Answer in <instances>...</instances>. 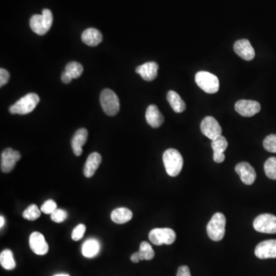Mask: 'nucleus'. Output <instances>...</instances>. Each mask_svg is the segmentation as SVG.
I'll list each match as a JSON object with an SVG mask.
<instances>
[{
	"instance_id": "nucleus-29",
	"label": "nucleus",
	"mask_w": 276,
	"mask_h": 276,
	"mask_svg": "<svg viewBox=\"0 0 276 276\" xmlns=\"http://www.w3.org/2000/svg\"><path fill=\"white\" fill-rule=\"evenodd\" d=\"M22 216H23L24 219H28V220H36L37 219L40 217L41 211L36 205H30L24 211Z\"/></svg>"
},
{
	"instance_id": "nucleus-33",
	"label": "nucleus",
	"mask_w": 276,
	"mask_h": 276,
	"mask_svg": "<svg viewBox=\"0 0 276 276\" xmlns=\"http://www.w3.org/2000/svg\"><path fill=\"white\" fill-rule=\"evenodd\" d=\"M56 209H57V204L52 199L45 201L43 205L41 206V211L45 214H52Z\"/></svg>"
},
{
	"instance_id": "nucleus-30",
	"label": "nucleus",
	"mask_w": 276,
	"mask_h": 276,
	"mask_svg": "<svg viewBox=\"0 0 276 276\" xmlns=\"http://www.w3.org/2000/svg\"><path fill=\"white\" fill-rule=\"evenodd\" d=\"M263 147L266 151L276 153V134H270L265 138Z\"/></svg>"
},
{
	"instance_id": "nucleus-38",
	"label": "nucleus",
	"mask_w": 276,
	"mask_h": 276,
	"mask_svg": "<svg viewBox=\"0 0 276 276\" xmlns=\"http://www.w3.org/2000/svg\"><path fill=\"white\" fill-rule=\"evenodd\" d=\"M4 224H5V218L3 216H0V227L2 229L3 227Z\"/></svg>"
},
{
	"instance_id": "nucleus-39",
	"label": "nucleus",
	"mask_w": 276,
	"mask_h": 276,
	"mask_svg": "<svg viewBox=\"0 0 276 276\" xmlns=\"http://www.w3.org/2000/svg\"><path fill=\"white\" fill-rule=\"evenodd\" d=\"M70 276L67 274H59V275H55V276Z\"/></svg>"
},
{
	"instance_id": "nucleus-25",
	"label": "nucleus",
	"mask_w": 276,
	"mask_h": 276,
	"mask_svg": "<svg viewBox=\"0 0 276 276\" xmlns=\"http://www.w3.org/2000/svg\"><path fill=\"white\" fill-rule=\"evenodd\" d=\"M0 263L2 268L6 270H12L15 268V262L13 253L11 250H5L0 254Z\"/></svg>"
},
{
	"instance_id": "nucleus-5",
	"label": "nucleus",
	"mask_w": 276,
	"mask_h": 276,
	"mask_svg": "<svg viewBox=\"0 0 276 276\" xmlns=\"http://www.w3.org/2000/svg\"><path fill=\"white\" fill-rule=\"evenodd\" d=\"M197 86L208 94H215L219 89V81L217 76L208 72H199L195 76Z\"/></svg>"
},
{
	"instance_id": "nucleus-23",
	"label": "nucleus",
	"mask_w": 276,
	"mask_h": 276,
	"mask_svg": "<svg viewBox=\"0 0 276 276\" xmlns=\"http://www.w3.org/2000/svg\"><path fill=\"white\" fill-rule=\"evenodd\" d=\"M100 250V243L97 239H89L86 240L82 246V253L85 257L90 259L97 256Z\"/></svg>"
},
{
	"instance_id": "nucleus-20",
	"label": "nucleus",
	"mask_w": 276,
	"mask_h": 276,
	"mask_svg": "<svg viewBox=\"0 0 276 276\" xmlns=\"http://www.w3.org/2000/svg\"><path fill=\"white\" fill-rule=\"evenodd\" d=\"M101 161H102V158L98 153L94 152L91 154L89 156L87 161H86V165H85V176L87 178H90L94 176V174H95L96 171L99 168Z\"/></svg>"
},
{
	"instance_id": "nucleus-11",
	"label": "nucleus",
	"mask_w": 276,
	"mask_h": 276,
	"mask_svg": "<svg viewBox=\"0 0 276 276\" xmlns=\"http://www.w3.org/2000/svg\"><path fill=\"white\" fill-rule=\"evenodd\" d=\"M236 112L243 117H253L261 110L260 103L256 100H240L235 104Z\"/></svg>"
},
{
	"instance_id": "nucleus-37",
	"label": "nucleus",
	"mask_w": 276,
	"mask_h": 276,
	"mask_svg": "<svg viewBox=\"0 0 276 276\" xmlns=\"http://www.w3.org/2000/svg\"><path fill=\"white\" fill-rule=\"evenodd\" d=\"M131 262L134 263H139L141 261V258H140L139 253H134L132 256H131Z\"/></svg>"
},
{
	"instance_id": "nucleus-12",
	"label": "nucleus",
	"mask_w": 276,
	"mask_h": 276,
	"mask_svg": "<svg viewBox=\"0 0 276 276\" xmlns=\"http://www.w3.org/2000/svg\"><path fill=\"white\" fill-rule=\"evenodd\" d=\"M255 255L260 260L276 258V239H270L258 244Z\"/></svg>"
},
{
	"instance_id": "nucleus-15",
	"label": "nucleus",
	"mask_w": 276,
	"mask_h": 276,
	"mask_svg": "<svg viewBox=\"0 0 276 276\" xmlns=\"http://www.w3.org/2000/svg\"><path fill=\"white\" fill-rule=\"evenodd\" d=\"M235 52L239 57L246 61L253 60L255 58V50L252 46L250 41L247 39H241L235 42L233 46Z\"/></svg>"
},
{
	"instance_id": "nucleus-26",
	"label": "nucleus",
	"mask_w": 276,
	"mask_h": 276,
	"mask_svg": "<svg viewBox=\"0 0 276 276\" xmlns=\"http://www.w3.org/2000/svg\"><path fill=\"white\" fill-rule=\"evenodd\" d=\"M83 66L77 62H71L66 66V71L72 79H79L83 73Z\"/></svg>"
},
{
	"instance_id": "nucleus-18",
	"label": "nucleus",
	"mask_w": 276,
	"mask_h": 276,
	"mask_svg": "<svg viewBox=\"0 0 276 276\" xmlns=\"http://www.w3.org/2000/svg\"><path fill=\"white\" fill-rule=\"evenodd\" d=\"M146 120L147 124L154 128L161 127L164 123V118L159 109L154 104H151L147 107L146 111Z\"/></svg>"
},
{
	"instance_id": "nucleus-24",
	"label": "nucleus",
	"mask_w": 276,
	"mask_h": 276,
	"mask_svg": "<svg viewBox=\"0 0 276 276\" xmlns=\"http://www.w3.org/2000/svg\"><path fill=\"white\" fill-rule=\"evenodd\" d=\"M167 98H168L170 105L175 112L182 113L186 109V104L176 92L169 91L168 95H167Z\"/></svg>"
},
{
	"instance_id": "nucleus-27",
	"label": "nucleus",
	"mask_w": 276,
	"mask_h": 276,
	"mask_svg": "<svg viewBox=\"0 0 276 276\" xmlns=\"http://www.w3.org/2000/svg\"><path fill=\"white\" fill-rule=\"evenodd\" d=\"M141 260H151L154 257V251L152 246L147 242H142L140 245L139 252Z\"/></svg>"
},
{
	"instance_id": "nucleus-4",
	"label": "nucleus",
	"mask_w": 276,
	"mask_h": 276,
	"mask_svg": "<svg viewBox=\"0 0 276 276\" xmlns=\"http://www.w3.org/2000/svg\"><path fill=\"white\" fill-rule=\"evenodd\" d=\"M226 217L223 213H216L213 215L206 227L210 239L218 242L223 239L226 233Z\"/></svg>"
},
{
	"instance_id": "nucleus-19",
	"label": "nucleus",
	"mask_w": 276,
	"mask_h": 276,
	"mask_svg": "<svg viewBox=\"0 0 276 276\" xmlns=\"http://www.w3.org/2000/svg\"><path fill=\"white\" fill-rule=\"evenodd\" d=\"M87 130L86 128H80L74 134L72 140V147L75 155L81 156L82 154V147L85 145L88 138Z\"/></svg>"
},
{
	"instance_id": "nucleus-9",
	"label": "nucleus",
	"mask_w": 276,
	"mask_h": 276,
	"mask_svg": "<svg viewBox=\"0 0 276 276\" xmlns=\"http://www.w3.org/2000/svg\"><path fill=\"white\" fill-rule=\"evenodd\" d=\"M200 129L202 134L212 141L222 135L221 126L216 119L211 116H207L202 120Z\"/></svg>"
},
{
	"instance_id": "nucleus-6",
	"label": "nucleus",
	"mask_w": 276,
	"mask_h": 276,
	"mask_svg": "<svg viewBox=\"0 0 276 276\" xmlns=\"http://www.w3.org/2000/svg\"><path fill=\"white\" fill-rule=\"evenodd\" d=\"M100 105L106 114L114 116L120 110V100L117 94L110 89H104L100 93Z\"/></svg>"
},
{
	"instance_id": "nucleus-16",
	"label": "nucleus",
	"mask_w": 276,
	"mask_h": 276,
	"mask_svg": "<svg viewBox=\"0 0 276 276\" xmlns=\"http://www.w3.org/2000/svg\"><path fill=\"white\" fill-rule=\"evenodd\" d=\"M158 69L159 66L157 62H149L137 67L136 72L139 74L144 80L151 82L158 77Z\"/></svg>"
},
{
	"instance_id": "nucleus-14",
	"label": "nucleus",
	"mask_w": 276,
	"mask_h": 276,
	"mask_svg": "<svg viewBox=\"0 0 276 276\" xmlns=\"http://www.w3.org/2000/svg\"><path fill=\"white\" fill-rule=\"evenodd\" d=\"M235 171L239 174L242 182L246 185H252L256 179V173L254 168L246 162H242L236 166Z\"/></svg>"
},
{
	"instance_id": "nucleus-13",
	"label": "nucleus",
	"mask_w": 276,
	"mask_h": 276,
	"mask_svg": "<svg viewBox=\"0 0 276 276\" xmlns=\"http://www.w3.org/2000/svg\"><path fill=\"white\" fill-rule=\"evenodd\" d=\"M29 246L31 250L36 255L43 256L49 252V245L45 241V237L39 232H34L29 237Z\"/></svg>"
},
{
	"instance_id": "nucleus-17",
	"label": "nucleus",
	"mask_w": 276,
	"mask_h": 276,
	"mask_svg": "<svg viewBox=\"0 0 276 276\" xmlns=\"http://www.w3.org/2000/svg\"><path fill=\"white\" fill-rule=\"evenodd\" d=\"M212 148L213 151V160L215 162L220 164L225 161L226 156L223 154L224 151L227 149L228 142L226 141V137L223 136H219L216 139L212 141Z\"/></svg>"
},
{
	"instance_id": "nucleus-34",
	"label": "nucleus",
	"mask_w": 276,
	"mask_h": 276,
	"mask_svg": "<svg viewBox=\"0 0 276 276\" xmlns=\"http://www.w3.org/2000/svg\"><path fill=\"white\" fill-rule=\"evenodd\" d=\"M10 75L8 71L4 69H0V87L5 86L8 83Z\"/></svg>"
},
{
	"instance_id": "nucleus-21",
	"label": "nucleus",
	"mask_w": 276,
	"mask_h": 276,
	"mask_svg": "<svg viewBox=\"0 0 276 276\" xmlns=\"http://www.w3.org/2000/svg\"><path fill=\"white\" fill-rule=\"evenodd\" d=\"M102 34L100 31L94 28L86 29L82 34V40L89 46L94 47L102 42Z\"/></svg>"
},
{
	"instance_id": "nucleus-36",
	"label": "nucleus",
	"mask_w": 276,
	"mask_h": 276,
	"mask_svg": "<svg viewBox=\"0 0 276 276\" xmlns=\"http://www.w3.org/2000/svg\"><path fill=\"white\" fill-rule=\"evenodd\" d=\"M72 79H73L69 76L67 72H64L63 73H62V81L65 84H69V83L72 82Z\"/></svg>"
},
{
	"instance_id": "nucleus-10",
	"label": "nucleus",
	"mask_w": 276,
	"mask_h": 276,
	"mask_svg": "<svg viewBox=\"0 0 276 276\" xmlns=\"http://www.w3.org/2000/svg\"><path fill=\"white\" fill-rule=\"evenodd\" d=\"M20 159V153L12 148H6L1 154V171L3 173L11 172Z\"/></svg>"
},
{
	"instance_id": "nucleus-1",
	"label": "nucleus",
	"mask_w": 276,
	"mask_h": 276,
	"mask_svg": "<svg viewBox=\"0 0 276 276\" xmlns=\"http://www.w3.org/2000/svg\"><path fill=\"white\" fill-rule=\"evenodd\" d=\"M163 161L166 171L169 176L173 178L178 176L182 171L184 159L178 150L173 148L167 150L163 155Z\"/></svg>"
},
{
	"instance_id": "nucleus-8",
	"label": "nucleus",
	"mask_w": 276,
	"mask_h": 276,
	"mask_svg": "<svg viewBox=\"0 0 276 276\" xmlns=\"http://www.w3.org/2000/svg\"><path fill=\"white\" fill-rule=\"evenodd\" d=\"M253 227L262 233H276V216L270 213L261 214L255 219Z\"/></svg>"
},
{
	"instance_id": "nucleus-28",
	"label": "nucleus",
	"mask_w": 276,
	"mask_h": 276,
	"mask_svg": "<svg viewBox=\"0 0 276 276\" xmlns=\"http://www.w3.org/2000/svg\"><path fill=\"white\" fill-rule=\"evenodd\" d=\"M265 173L270 179L276 180V158H269L264 164Z\"/></svg>"
},
{
	"instance_id": "nucleus-35",
	"label": "nucleus",
	"mask_w": 276,
	"mask_h": 276,
	"mask_svg": "<svg viewBox=\"0 0 276 276\" xmlns=\"http://www.w3.org/2000/svg\"><path fill=\"white\" fill-rule=\"evenodd\" d=\"M177 276H191L189 267L186 266H181V267L178 269V275H177Z\"/></svg>"
},
{
	"instance_id": "nucleus-7",
	"label": "nucleus",
	"mask_w": 276,
	"mask_h": 276,
	"mask_svg": "<svg viewBox=\"0 0 276 276\" xmlns=\"http://www.w3.org/2000/svg\"><path fill=\"white\" fill-rule=\"evenodd\" d=\"M176 238V233L169 228H157L149 233L150 241L156 246L173 244Z\"/></svg>"
},
{
	"instance_id": "nucleus-22",
	"label": "nucleus",
	"mask_w": 276,
	"mask_h": 276,
	"mask_svg": "<svg viewBox=\"0 0 276 276\" xmlns=\"http://www.w3.org/2000/svg\"><path fill=\"white\" fill-rule=\"evenodd\" d=\"M133 217V213L127 208H117L112 211L110 218L114 223L117 224H124L131 220Z\"/></svg>"
},
{
	"instance_id": "nucleus-32",
	"label": "nucleus",
	"mask_w": 276,
	"mask_h": 276,
	"mask_svg": "<svg viewBox=\"0 0 276 276\" xmlns=\"http://www.w3.org/2000/svg\"><path fill=\"white\" fill-rule=\"evenodd\" d=\"M86 231V226L84 224H79L72 231V238L74 241H79L84 237Z\"/></svg>"
},
{
	"instance_id": "nucleus-31",
	"label": "nucleus",
	"mask_w": 276,
	"mask_h": 276,
	"mask_svg": "<svg viewBox=\"0 0 276 276\" xmlns=\"http://www.w3.org/2000/svg\"><path fill=\"white\" fill-rule=\"evenodd\" d=\"M68 217V213L66 210L62 209H56L51 214V219L55 223H60L66 220Z\"/></svg>"
},
{
	"instance_id": "nucleus-3",
	"label": "nucleus",
	"mask_w": 276,
	"mask_h": 276,
	"mask_svg": "<svg viewBox=\"0 0 276 276\" xmlns=\"http://www.w3.org/2000/svg\"><path fill=\"white\" fill-rule=\"evenodd\" d=\"M39 98L38 94L35 93H29L26 95L19 99L18 101L12 104L9 107V112L12 114H29L33 111L34 109L39 104Z\"/></svg>"
},
{
	"instance_id": "nucleus-2",
	"label": "nucleus",
	"mask_w": 276,
	"mask_h": 276,
	"mask_svg": "<svg viewBox=\"0 0 276 276\" xmlns=\"http://www.w3.org/2000/svg\"><path fill=\"white\" fill-rule=\"evenodd\" d=\"M52 22H53V16H52V12L49 9L45 8L42 11V15L36 14L32 15V18H30L29 25H30L31 29L37 35H44L51 29Z\"/></svg>"
}]
</instances>
